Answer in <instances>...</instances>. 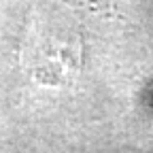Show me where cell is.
I'll return each mask as SVG.
<instances>
[{
    "mask_svg": "<svg viewBox=\"0 0 153 153\" xmlns=\"http://www.w3.org/2000/svg\"><path fill=\"white\" fill-rule=\"evenodd\" d=\"M83 38L74 26L53 24L34 13L24 38L22 64L36 83L66 85L79 72Z\"/></svg>",
    "mask_w": 153,
    "mask_h": 153,
    "instance_id": "obj_1",
    "label": "cell"
}]
</instances>
